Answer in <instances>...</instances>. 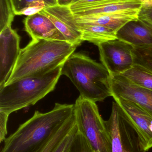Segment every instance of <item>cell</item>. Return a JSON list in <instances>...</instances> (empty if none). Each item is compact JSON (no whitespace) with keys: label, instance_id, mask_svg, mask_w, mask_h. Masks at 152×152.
Returning a JSON list of instances; mask_svg holds the SVG:
<instances>
[{"label":"cell","instance_id":"obj_17","mask_svg":"<svg viewBox=\"0 0 152 152\" xmlns=\"http://www.w3.org/2000/svg\"><path fill=\"white\" fill-rule=\"evenodd\" d=\"M15 15L30 16L57 4L56 0H11Z\"/></svg>","mask_w":152,"mask_h":152},{"label":"cell","instance_id":"obj_16","mask_svg":"<svg viewBox=\"0 0 152 152\" xmlns=\"http://www.w3.org/2000/svg\"><path fill=\"white\" fill-rule=\"evenodd\" d=\"M77 23L83 42L87 41L97 46L104 42L117 39V33L108 28L93 23Z\"/></svg>","mask_w":152,"mask_h":152},{"label":"cell","instance_id":"obj_12","mask_svg":"<svg viewBox=\"0 0 152 152\" xmlns=\"http://www.w3.org/2000/svg\"><path fill=\"white\" fill-rule=\"evenodd\" d=\"M25 29L32 39L66 41L64 36L42 12L27 16L24 21Z\"/></svg>","mask_w":152,"mask_h":152},{"label":"cell","instance_id":"obj_2","mask_svg":"<svg viewBox=\"0 0 152 152\" xmlns=\"http://www.w3.org/2000/svg\"><path fill=\"white\" fill-rule=\"evenodd\" d=\"M77 47L66 41L32 39L21 50L5 85L25 77L43 75L63 66Z\"/></svg>","mask_w":152,"mask_h":152},{"label":"cell","instance_id":"obj_10","mask_svg":"<svg viewBox=\"0 0 152 152\" xmlns=\"http://www.w3.org/2000/svg\"><path fill=\"white\" fill-rule=\"evenodd\" d=\"M112 97H118L132 102L152 117V90L135 85L121 75L111 76Z\"/></svg>","mask_w":152,"mask_h":152},{"label":"cell","instance_id":"obj_5","mask_svg":"<svg viewBox=\"0 0 152 152\" xmlns=\"http://www.w3.org/2000/svg\"><path fill=\"white\" fill-rule=\"evenodd\" d=\"M79 132L87 139L94 152H112L111 139L96 102L79 96L74 104Z\"/></svg>","mask_w":152,"mask_h":152},{"label":"cell","instance_id":"obj_9","mask_svg":"<svg viewBox=\"0 0 152 152\" xmlns=\"http://www.w3.org/2000/svg\"><path fill=\"white\" fill-rule=\"evenodd\" d=\"M20 37L11 26L0 31V88L10 77L20 53Z\"/></svg>","mask_w":152,"mask_h":152},{"label":"cell","instance_id":"obj_3","mask_svg":"<svg viewBox=\"0 0 152 152\" xmlns=\"http://www.w3.org/2000/svg\"><path fill=\"white\" fill-rule=\"evenodd\" d=\"M61 73L85 99L96 102L112 96L110 74L102 63L84 53H73L62 66Z\"/></svg>","mask_w":152,"mask_h":152},{"label":"cell","instance_id":"obj_25","mask_svg":"<svg viewBox=\"0 0 152 152\" xmlns=\"http://www.w3.org/2000/svg\"><path fill=\"white\" fill-rule=\"evenodd\" d=\"M9 114L0 111V142H2L6 138L7 134V122Z\"/></svg>","mask_w":152,"mask_h":152},{"label":"cell","instance_id":"obj_26","mask_svg":"<svg viewBox=\"0 0 152 152\" xmlns=\"http://www.w3.org/2000/svg\"><path fill=\"white\" fill-rule=\"evenodd\" d=\"M77 0H56L57 4L61 6H69L75 3Z\"/></svg>","mask_w":152,"mask_h":152},{"label":"cell","instance_id":"obj_11","mask_svg":"<svg viewBox=\"0 0 152 152\" xmlns=\"http://www.w3.org/2000/svg\"><path fill=\"white\" fill-rule=\"evenodd\" d=\"M41 12L52 22L68 42L78 46L83 42L82 34L69 6L57 4Z\"/></svg>","mask_w":152,"mask_h":152},{"label":"cell","instance_id":"obj_21","mask_svg":"<svg viewBox=\"0 0 152 152\" xmlns=\"http://www.w3.org/2000/svg\"><path fill=\"white\" fill-rule=\"evenodd\" d=\"M15 15L11 0H0V31L11 26Z\"/></svg>","mask_w":152,"mask_h":152},{"label":"cell","instance_id":"obj_20","mask_svg":"<svg viewBox=\"0 0 152 152\" xmlns=\"http://www.w3.org/2000/svg\"><path fill=\"white\" fill-rule=\"evenodd\" d=\"M133 53L134 64L142 66L152 73V46L134 47Z\"/></svg>","mask_w":152,"mask_h":152},{"label":"cell","instance_id":"obj_6","mask_svg":"<svg viewBox=\"0 0 152 152\" xmlns=\"http://www.w3.org/2000/svg\"><path fill=\"white\" fill-rule=\"evenodd\" d=\"M125 121L134 129L138 137L142 151L152 148V117L137 104L118 97H113Z\"/></svg>","mask_w":152,"mask_h":152},{"label":"cell","instance_id":"obj_27","mask_svg":"<svg viewBox=\"0 0 152 152\" xmlns=\"http://www.w3.org/2000/svg\"><path fill=\"white\" fill-rule=\"evenodd\" d=\"M102 1H104V0H77L75 3H90Z\"/></svg>","mask_w":152,"mask_h":152},{"label":"cell","instance_id":"obj_14","mask_svg":"<svg viewBox=\"0 0 152 152\" xmlns=\"http://www.w3.org/2000/svg\"><path fill=\"white\" fill-rule=\"evenodd\" d=\"M138 14L127 13L95 14L76 17V22L93 23L105 27L117 32L126 23L138 19Z\"/></svg>","mask_w":152,"mask_h":152},{"label":"cell","instance_id":"obj_13","mask_svg":"<svg viewBox=\"0 0 152 152\" xmlns=\"http://www.w3.org/2000/svg\"><path fill=\"white\" fill-rule=\"evenodd\" d=\"M117 37L134 47L152 46V28L138 19L133 20L117 32Z\"/></svg>","mask_w":152,"mask_h":152},{"label":"cell","instance_id":"obj_1","mask_svg":"<svg viewBox=\"0 0 152 152\" xmlns=\"http://www.w3.org/2000/svg\"><path fill=\"white\" fill-rule=\"evenodd\" d=\"M74 113V104L55 103L53 109L33 116L5 138L1 152H36Z\"/></svg>","mask_w":152,"mask_h":152},{"label":"cell","instance_id":"obj_22","mask_svg":"<svg viewBox=\"0 0 152 152\" xmlns=\"http://www.w3.org/2000/svg\"><path fill=\"white\" fill-rule=\"evenodd\" d=\"M68 152H94L87 139L80 132H77Z\"/></svg>","mask_w":152,"mask_h":152},{"label":"cell","instance_id":"obj_4","mask_svg":"<svg viewBox=\"0 0 152 152\" xmlns=\"http://www.w3.org/2000/svg\"><path fill=\"white\" fill-rule=\"evenodd\" d=\"M62 66L40 75L25 77L0 88V111L8 114L34 105L53 91Z\"/></svg>","mask_w":152,"mask_h":152},{"label":"cell","instance_id":"obj_23","mask_svg":"<svg viewBox=\"0 0 152 152\" xmlns=\"http://www.w3.org/2000/svg\"><path fill=\"white\" fill-rule=\"evenodd\" d=\"M77 132L76 124L69 133L63 138L53 152H68Z\"/></svg>","mask_w":152,"mask_h":152},{"label":"cell","instance_id":"obj_24","mask_svg":"<svg viewBox=\"0 0 152 152\" xmlns=\"http://www.w3.org/2000/svg\"><path fill=\"white\" fill-rule=\"evenodd\" d=\"M138 19L152 28V5H142L138 13Z\"/></svg>","mask_w":152,"mask_h":152},{"label":"cell","instance_id":"obj_18","mask_svg":"<svg viewBox=\"0 0 152 152\" xmlns=\"http://www.w3.org/2000/svg\"><path fill=\"white\" fill-rule=\"evenodd\" d=\"M75 114H73L66 122L55 130L44 143L36 152H53L63 138L76 126Z\"/></svg>","mask_w":152,"mask_h":152},{"label":"cell","instance_id":"obj_7","mask_svg":"<svg viewBox=\"0 0 152 152\" xmlns=\"http://www.w3.org/2000/svg\"><path fill=\"white\" fill-rule=\"evenodd\" d=\"M97 46L102 64L111 76L121 75L134 66V47L131 45L117 38Z\"/></svg>","mask_w":152,"mask_h":152},{"label":"cell","instance_id":"obj_28","mask_svg":"<svg viewBox=\"0 0 152 152\" xmlns=\"http://www.w3.org/2000/svg\"><path fill=\"white\" fill-rule=\"evenodd\" d=\"M142 4V5H152V0H139Z\"/></svg>","mask_w":152,"mask_h":152},{"label":"cell","instance_id":"obj_8","mask_svg":"<svg viewBox=\"0 0 152 152\" xmlns=\"http://www.w3.org/2000/svg\"><path fill=\"white\" fill-rule=\"evenodd\" d=\"M142 6L139 0H104L90 3L73 4L69 7L76 18L95 14H138Z\"/></svg>","mask_w":152,"mask_h":152},{"label":"cell","instance_id":"obj_19","mask_svg":"<svg viewBox=\"0 0 152 152\" xmlns=\"http://www.w3.org/2000/svg\"><path fill=\"white\" fill-rule=\"evenodd\" d=\"M120 75L137 86L152 90V73L142 66L134 64Z\"/></svg>","mask_w":152,"mask_h":152},{"label":"cell","instance_id":"obj_15","mask_svg":"<svg viewBox=\"0 0 152 152\" xmlns=\"http://www.w3.org/2000/svg\"><path fill=\"white\" fill-rule=\"evenodd\" d=\"M123 121L117 104L113 102L110 117L105 121L111 139L112 152H128L121 135V124Z\"/></svg>","mask_w":152,"mask_h":152}]
</instances>
